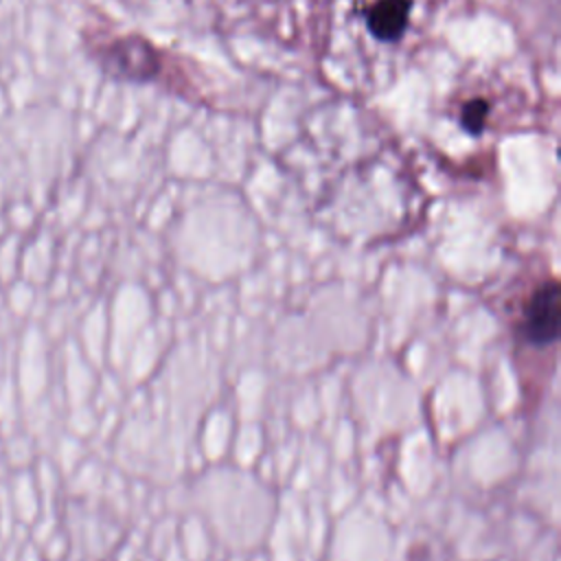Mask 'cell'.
<instances>
[{"instance_id": "cell-3", "label": "cell", "mask_w": 561, "mask_h": 561, "mask_svg": "<svg viewBox=\"0 0 561 561\" xmlns=\"http://www.w3.org/2000/svg\"><path fill=\"white\" fill-rule=\"evenodd\" d=\"M112 59L116 61L118 70L131 75L136 79H147L156 72V57L140 39H123L112 48Z\"/></svg>"}, {"instance_id": "cell-1", "label": "cell", "mask_w": 561, "mask_h": 561, "mask_svg": "<svg viewBox=\"0 0 561 561\" xmlns=\"http://www.w3.org/2000/svg\"><path fill=\"white\" fill-rule=\"evenodd\" d=\"M559 283H543L528 300L524 313V337L533 346H548L559 337Z\"/></svg>"}, {"instance_id": "cell-2", "label": "cell", "mask_w": 561, "mask_h": 561, "mask_svg": "<svg viewBox=\"0 0 561 561\" xmlns=\"http://www.w3.org/2000/svg\"><path fill=\"white\" fill-rule=\"evenodd\" d=\"M410 0H377L368 11V28L377 39L392 42L397 39L405 26L410 15Z\"/></svg>"}, {"instance_id": "cell-4", "label": "cell", "mask_w": 561, "mask_h": 561, "mask_svg": "<svg viewBox=\"0 0 561 561\" xmlns=\"http://www.w3.org/2000/svg\"><path fill=\"white\" fill-rule=\"evenodd\" d=\"M486 114H489V105L484 99H473L469 101L465 107H462V127L471 134H480L482 127H484V121H486Z\"/></svg>"}]
</instances>
